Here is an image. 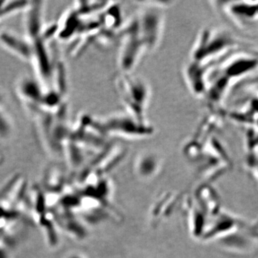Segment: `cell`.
Instances as JSON below:
<instances>
[{
    "mask_svg": "<svg viewBox=\"0 0 258 258\" xmlns=\"http://www.w3.org/2000/svg\"><path fill=\"white\" fill-rule=\"evenodd\" d=\"M258 73V50L247 45L239 47L209 73L205 99L212 109H219L232 90Z\"/></svg>",
    "mask_w": 258,
    "mask_h": 258,
    "instance_id": "1",
    "label": "cell"
},
{
    "mask_svg": "<svg viewBox=\"0 0 258 258\" xmlns=\"http://www.w3.org/2000/svg\"><path fill=\"white\" fill-rule=\"evenodd\" d=\"M70 258H80L79 257H70Z\"/></svg>",
    "mask_w": 258,
    "mask_h": 258,
    "instance_id": "7",
    "label": "cell"
},
{
    "mask_svg": "<svg viewBox=\"0 0 258 258\" xmlns=\"http://www.w3.org/2000/svg\"><path fill=\"white\" fill-rule=\"evenodd\" d=\"M212 5L236 30L246 31L258 25V1H215Z\"/></svg>",
    "mask_w": 258,
    "mask_h": 258,
    "instance_id": "6",
    "label": "cell"
},
{
    "mask_svg": "<svg viewBox=\"0 0 258 258\" xmlns=\"http://www.w3.org/2000/svg\"><path fill=\"white\" fill-rule=\"evenodd\" d=\"M235 90L238 98L231 103L230 109L222 111L242 126H258V73L240 83Z\"/></svg>",
    "mask_w": 258,
    "mask_h": 258,
    "instance_id": "4",
    "label": "cell"
},
{
    "mask_svg": "<svg viewBox=\"0 0 258 258\" xmlns=\"http://www.w3.org/2000/svg\"><path fill=\"white\" fill-rule=\"evenodd\" d=\"M101 133L106 136L139 139L150 137L155 128L147 120H139L128 113H114L96 120Z\"/></svg>",
    "mask_w": 258,
    "mask_h": 258,
    "instance_id": "5",
    "label": "cell"
},
{
    "mask_svg": "<svg viewBox=\"0 0 258 258\" xmlns=\"http://www.w3.org/2000/svg\"><path fill=\"white\" fill-rule=\"evenodd\" d=\"M244 45L225 30L204 29L191 48L190 60L212 69L231 52Z\"/></svg>",
    "mask_w": 258,
    "mask_h": 258,
    "instance_id": "2",
    "label": "cell"
},
{
    "mask_svg": "<svg viewBox=\"0 0 258 258\" xmlns=\"http://www.w3.org/2000/svg\"><path fill=\"white\" fill-rule=\"evenodd\" d=\"M115 87L126 113L139 120H147L150 103V86L145 80L134 74H121L115 80Z\"/></svg>",
    "mask_w": 258,
    "mask_h": 258,
    "instance_id": "3",
    "label": "cell"
}]
</instances>
